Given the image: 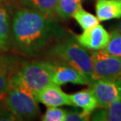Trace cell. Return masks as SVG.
Returning a JSON list of instances; mask_svg holds the SVG:
<instances>
[{
    "instance_id": "6",
    "label": "cell",
    "mask_w": 121,
    "mask_h": 121,
    "mask_svg": "<svg viewBox=\"0 0 121 121\" xmlns=\"http://www.w3.org/2000/svg\"><path fill=\"white\" fill-rule=\"evenodd\" d=\"M97 100L98 108H106L121 100V76L115 81L94 80L89 85Z\"/></svg>"
},
{
    "instance_id": "14",
    "label": "cell",
    "mask_w": 121,
    "mask_h": 121,
    "mask_svg": "<svg viewBox=\"0 0 121 121\" xmlns=\"http://www.w3.org/2000/svg\"><path fill=\"white\" fill-rule=\"evenodd\" d=\"M92 120L121 121V100L116 101L106 108H100L91 115Z\"/></svg>"
},
{
    "instance_id": "13",
    "label": "cell",
    "mask_w": 121,
    "mask_h": 121,
    "mask_svg": "<svg viewBox=\"0 0 121 121\" xmlns=\"http://www.w3.org/2000/svg\"><path fill=\"white\" fill-rule=\"evenodd\" d=\"M11 46V17L5 5L0 4V51H6Z\"/></svg>"
},
{
    "instance_id": "24",
    "label": "cell",
    "mask_w": 121,
    "mask_h": 121,
    "mask_svg": "<svg viewBox=\"0 0 121 121\" xmlns=\"http://www.w3.org/2000/svg\"><path fill=\"white\" fill-rule=\"evenodd\" d=\"M4 108H5V107H4L3 104H2V101L0 100V114H1L2 111V109H3Z\"/></svg>"
},
{
    "instance_id": "25",
    "label": "cell",
    "mask_w": 121,
    "mask_h": 121,
    "mask_svg": "<svg viewBox=\"0 0 121 121\" xmlns=\"http://www.w3.org/2000/svg\"><path fill=\"white\" fill-rule=\"evenodd\" d=\"M120 1H121V0H120Z\"/></svg>"
},
{
    "instance_id": "15",
    "label": "cell",
    "mask_w": 121,
    "mask_h": 121,
    "mask_svg": "<svg viewBox=\"0 0 121 121\" xmlns=\"http://www.w3.org/2000/svg\"><path fill=\"white\" fill-rule=\"evenodd\" d=\"M57 2L58 0H20L22 7L35 9L50 17H55Z\"/></svg>"
},
{
    "instance_id": "20",
    "label": "cell",
    "mask_w": 121,
    "mask_h": 121,
    "mask_svg": "<svg viewBox=\"0 0 121 121\" xmlns=\"http://www.w3.org/2000/svg\"><path fill=\"white\" fill-rule=\"evenodd\" d=\"M91 118V115L86 114L83 111L68 110L65 115V121H86Z\"/></svg>"
},
{
    "instance_id": "17",
    "label": "cell",
    "mask_w": 121,
    "mask_h": 121,
    "mask_svg": "<svg viewBox=\"0 0 121 121\" xmlns=\"http://www.w3.org/2000/svg\"><path fill=\"white\" fill-rule=\"evenodd\" d=\"M72 17L76 21V22L79 24L83 30L89 29L99 24V20L97 16H94L92 13L86 11L82 6L74 12Z\"/></svg>"
},
{
    "instance_id": "9",
    "label": "cell",
    "mask_w": 121,
    "mask_h": 121,
    "mask_svg": "<svg viewBox=\"0 0 121 121\" xmlns=\"http://www.w3.org/2000/svg\"><path fill=\"white\" fill-rule=\"evenodd\" d=\"M36 100L47 107H60L63 105L72 106L69 94L64 92L59 85L52 83L39 92Z\"/></svg>"
},
{
    "instance_id": "11",
    "label": "cell",
    "mask_w": 121,
    "mask_h": 121,
    "mask_svg": "<svg viewBox=\"0 0 121 121\" xmlns=\"http://www.w3.org/2000/svg\"><path fill=\"white\" fill-rule=\"evenodd\" d=\"M95 9L99 21L121 18L120 0H97Z\"/></svg>"
},
{
    "instance_id": "23",
    "label": "cell",
    "mask_w": 121,
    "mask_h": 121,
    "mask_svg": "<svg viewBox=\"0 0 121 121\" xmlns=\"http://www.w3.org/2000/svg\"><path fill=\"white\" fill-rule=\"evenodd\" d=\"M13 1V0H0V4L6 5V4L10 3V2H12Z\"/></svg>"
},
{
    "instance_id": "19",
    "label": "cell",
    "mask_w": 121,
    "mask_h": 121,
    "mask_svg": "<svg viewBox=\"0 0 121 121\" xmlns=\"http://www.w3.org/2000/svg\"><path fill=\"white\" fill-rule=\"evenodd\" d=\"M67 110L57 107H47V109L42 117L43 121H65Z\"/></svg>"
},
{
    "instance_id": "18",
    "label": "cell",
    "mask_w": 121,
    "mask_h": 121,
    "mask_svg": "<svg viewBox=\"0 0 121 121\" xmlns=\"http://www.w3.org/2000/svg\"><path fill=\"white\" fill-rule=\"evenodd\" d=\"M103 50L113 56L121 57V32L113 29L110 32V39Z\"/></svg>"
},
{
    "instance_id": "16",
    "label": "cell",
    "mask_w": 121,
    "mask_h": 121,
    "mask_svg": "<svg viewBox=\"0 0 121 121\" xmlns=\"http://www.w3.org/2000/svg\"><path fill=\"white\" fill-rule=\"evenodd\" d=\"M80 6L82 0H58L55 9V16L62 21L68 20Z\"/></svg>"
},
{
    "instance_id": "7",
    "label": "cell",
    "mask_w": 121,
    "mask_h": 121,
    "mask_svg": "<svg viewBox=\"0 0 121 121\" xmlns=\"http://www.w3.org/2000/svg\"><path fill=\"white\" fill-rule=\"evenodd\" d=\"M76 37L78 43L84 48L95 51L103 50L106 47L110 39V33L98 24L89 29L84 30L83 33Z\"/></svg>"
},
{
    "instance_id": "1",
    "label": "cell",
    "mask_w": 121,
    "mask_h": 121,
    "mask_svg": "<svg viewBox=\"0 0 121 121\" xmlns=\"http://www.w3.org/2000/svg\"><path fill=\"white\" fill-rule=\"evenodd\" d=\"M68 35L55 17L32 9H18L11 19V46L31 57L43 56L52 45Z\"/></svg>"
},
{
    "instance_id": "21",
    "label": "cell",
    "mask_w": 121,
    "mask_h": 121,
    "mask_svg": "<svg viewBox=\"0 0 121 121\" xmlns=\"http://www.w3.org/2000/svg\"><path fill=\"white\" fill-rule=\"evenodd\" d=\"M17 117L6 106V108H4L2 109L1 114H0V120H17Z\"/></svg>"
},
{
    "instance_id": "10",
    "label": "cell",
    "mask_w": 121,
    "mask_h": 121,
    "mask_svg": "<svg viewBox=\"0 0 121 121\" xmlns=\"http://www.w3.org/2000/svg\"><path fill=\"white\" fill-rule=\"evenodd\" d=\"M18 62L15 57L7 56L0 51V100L4 101L9 87V79Z\"/></svg>"
},
{
    "instance_id": "3",
    "label": "cell",
    "mask_w": 121,
    "mask_h": 121,
    "mask_svg": "<svg viewBox=\"0 0 121 121\" xmlns=\"http://www.w3.org/2000/svg\"><path fill=\"white\" fill-rule=\"evenodd\" d=\"M43 56L57 62H61L77 69L87 79L90 84L94 82L91 54L78 43L76 37L68 35L52 45Z\"/></svg>"
},
{
    "instance_id": "4",
    "label": "cell",
    "mask_w": 121,
    "mask_h": 121,
    "mask_svg": "<svg viewBox=\"0 0 121 121\" xmlns=\"http://www.w3.org/2000/svg\"><path fill=\"white\" fill-rule=\"evenodd\" d=\"M4 102L18 120H30L39 116L38 101L17 86L9 84Z\"/></svg>"
},
{
    "instance_id": "5",
    "label": "cell",
    "mask_w": 121,
    "mask_h": 121,
    "mask_svg": "<svg viewBox=\"0 0 121 121\" xmlns=\"http://www.w3.org/2000/svg\"><path fill=\"white\" fill-rule=\"evenodd\" d=\"M91 57L94 81H115L121 76V57L111 55L103 50L92 52Z\"/></svg>"
},
{
    "instance_id": "2",
    "label": "cell",
    "mask_w": 121,
    "mask_h": 121,
    "mask_svg": "<svg viewBox=\"0 0 121 121\" xmlns=\"http://www.w3.org/2000/svg\"><path fill=\"white\" fill-rule=\"evenodd\" d=\"M54 62L48 58L23 62L17 65L10 77L9 84L18 86L36 99L39 92L54 83Z\"/></svg>"
},
{
    "instance_id": "12",
    "label": "cell",
    "mask_w": 121,
    "mask_h": 121,
    "mask_svg": "<svg viewBox=\"0 0 121 121\" xmlns=\"http://www.w3.org/2000/svg\"><path fill=\"white\" fill-rule=\"evenodd\" d=\"M70 98L72 106L82 108L86 114L91 115V113L98 108L97 100L90 87L70 94Z\"/></svg>"
},
{
    "instance_id": "8",
    "label": "cell",
    "mask_w": 121,
    "mask_h": 121,
    "mask_svg": "<svg viewBox=\"0 0 121 121\" xmlns=\"http://www.w3.org/2000/svg\"><path fill=\"white\" fill-rule=\"evenodd\" d=\"M54 61V60H53ZM54 62V70L53 73V82L61 86L66 83L77 85H90L87 79L77 69L61 62Z\"/></svg>"
},
{
    "instance_id": "22",
    "label": "cell",
    "mask_w": 121,
    "mask_h": 121,
    "mask_svg": "<svg viewBox=\"0 0 121 121\" xmlns=\"http://www.w3.org/2000/svg\"><path fill=\"white\" fill-rule=\"evenodd\" d=\"M114 29L117 30L118 31H120V32H121V21H119V22H118V23L117 24V25H116Z\"/></svg>"
}]
</instances>
